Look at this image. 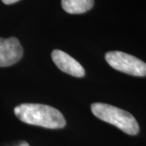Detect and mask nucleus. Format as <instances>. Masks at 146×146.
I'll return each instance as SVG.
<instances>
[{
    "mask_svg": "<svg viewBox=\"0 0 146 146\" xmlns=\"http://www.w3.org/2000/svg\"><path fill=\"white\" fill-rule=\"evenodd\" d=\"M14 113L21 121L29 125L50 129H59L66 125L63 114L48 105L24 103L17 106Z\"/></svg>",
    "mask_w": 146,
    "mask_h": 146,
    "instance_id": "obj_1",
    "label": "nucleus"
},
{
    "mask_svg": "<svg viewBox=\"0 0 146 146\" xmlns=\"http://www.w3.org/2000/svg\"><path fill=\"white\" fill-rule=\"evenodd\" d=\"M91 110L99 119L117 127L128 135H136L140 131L139 124L134 116L124 110L101 102L92 104Z\"/></svg>",
    "mask_w": 146,
    "mask_h": 146,
    "instance_id": "obj_2",
    "label": "nucleus"
},
{
    "mask_svg": "<svg viewBox=\"0 0 146 146\" xmlns=\"http://www.w3.org/2000/svg\"><path fill=\"white\" fill-rule=\"evenodd\" d=\"M106 60L110 67L135 76H146V63L138 58L121 51H110Z\"/></svg>",
    "mask_w": 146,
    "mask_h": 146,
    "instance_id": "obj_3",
    "label": "nucleus"
},
{
    "mask_svg": "<svg viewBox=\"0 0 146 146\" xmlns=\"http://www.w3.org/2000/svg\"><path fill=\"white\" fill-rule=\"evenodd\" d=\"M23 47L16 37H0V67H10L23 56Z\"/></svg>",
    "mask_w": 146,
    "mask_h": 146,
    "instance_id": "obj_4",
    "label": "nucleus"
},
{
    "mask_svg": "<svg viewBox=\"0 0 146 146\" xmlns=\"http://www.w3.org/2000/svg\"><path fill=\"white\" fill-rule=\"evenodd\" d=\"M51 57L53 62L63 72L78 78L83 77L85 75L83 67L67 53L59 50H54L51 54Z\"/></svg>",
    "mask_w": 146,
    "mask_h": 146,
    "instance_id": "obj_5",
    "label": "nucleus"
},
{
    "mask_svg": "<svg viewBox=\"0 0 146 146\" xmlns=\"http://www.w3.org/2000/svg\"><path fill=\"white\" fill-rule=\"evenodd\" d=\"M63 10L69 14H82L89 11L94 4V0H62Z\"/></svg>",
    "mask_w": 146,
    "mask_h": 146,
    "instance_id": "obj_6",
    "label": "nucleus"
},
{
    "mask_svg": "<svg viewBox=\"0 0 146 146\" xmlns=\"http://www.w3.org/2000/svg\"><path fill=\"white\" fill-rule=\"evenodd\" d=\"M0 146H29V145L25 141H16L4 143V144H0Z\"/></svg>",
    "mask_w": 146,
    "mask_h": 146,
    "instance_id": "obj_7",
    "label": "nucleus"
},
{
    "mask_svg": "<svg viewBox=\"0 0 146 146\" xmlns=\"http://www.w3.org/2000/svg\"><path fill=\"white\" fill-rule=\"evenodd\" d=\"M2 1H3V3L7 4V5H10V4H13V3H17V2L20 1V0H2Z\"/></svg>",
    "mask_w": 146,
    "mask_h": 146,
    "instance_id": "obj_8",
    "label": "nucleus"
}]
</instances>
